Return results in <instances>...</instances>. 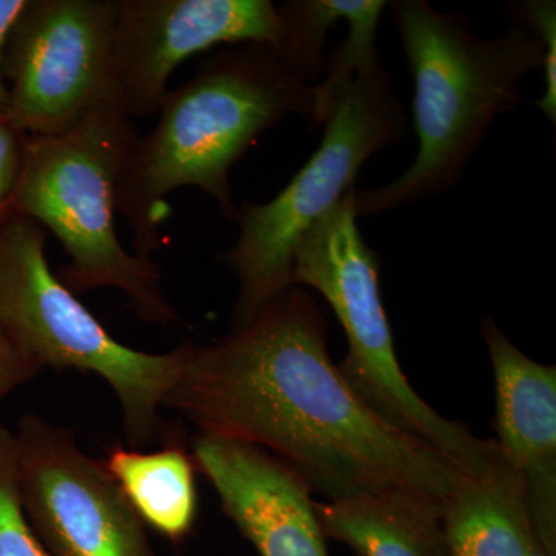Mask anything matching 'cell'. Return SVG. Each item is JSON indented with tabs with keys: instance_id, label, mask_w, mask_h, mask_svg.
Returning a JSON list of instances; mask_svg holds the SVG:
<instances>
[{
	"instance_id": "2e32d148",
	"label": "cell",
	"mask_w": 556,
	"mask_h": 556,
	"mask_svg": "<svg viewBox=\"0 0 556 556\" xmlns=\"http://www.w3.org/2000/svg\"><path fill=\"white\" fill-rule=\"evenodd\" d=\"M358 0H291L278 7L283 38L281 58L289 70L303 83L314 80L325 68V39L329 28L339 20H350Z\"/></svg>"
},
{
	"instance_id": "7c38bea8",
	"label": "cell",
	"mask_w": 556,
	"mask_h": 556,
	"mask_svg": "<svg viewBox=\"0 0 556 556\" xmlns=\"http://www.w3.org/2000/svg\"><path fill=\"white\" fill-rule=\"evenodd\" d=\"M495 379L496 445L521 481L527 514L541 547L556 556V368L526 356L481 320Z\"/></svg>"
},
{
	"instance_id": "3957f363",
	"label": "cell",
	"mask_w": 556,
	"mask_h": 556,
	"mask_svg": "<svg viewBox=\"0 0 556 556\" xmlns=\"http://www.w3.org/2000/svg\"><path fill=\"white\" fill-rule=\"evenodd\" d=\"M393 21L415 80L419 152L401 177L378 189H354L357 218L372 217L452 189L504 113L517 109L519 83L543 68L546 46L526 25L478 38L466 14L424 0L393 3Z\"/></svg>"
},
{
	"instance_id": "277c9868",
	"label": "cell",
	"mask_w": 556,
	"mask_h": 556,
	"mask_svg": "<svg viewBox=\"0 0 556 556\" xmlns=\"http://www.w3.org/2000/svg\"><path fill=\"white\" fill-rule=\"evenodd\" d=\"M138 130L115 87L70 129L28 137L11 211L49 229L67 252L58 278L72 292L115 288L141 320L167 325L177 311L152 258L129 254L115 228L121 164Z\"/></svg>"
},
{
	"instance_id": "5bb4252c",
	"label": "cell",
	"mask_w": 556,
	"mask_h": 556,
	"mask_svg": "<svg viewBox=\"0 0 556 556\" xmlns=\"http://www.w3.org/2000/svg\"><path fill=\"white\" fill-rule=\"evenodd\" d=\"M325 538L358 556H452L442 503L405 490L316 503Z\"/></svg>"
},
{
	"instance_id": "e0dca14e",
	"label": "cell",
	"mask_w": 556,
	"mask_h": 556,
	"mask_svg": "<svg viewBox=\"0 0 556 556\" xmlns=\"http://www.w3.org/2000/svg\"><path fill=\"white\" fill-rule=\"evenodd\" d=\"M0 556H47L25 514L16 441L0 426Z\"/></svg>"
},
{
	"instance_id": "4fadbf2b",
	"label": "cell",
	"mask_w": 556,
	"mask_h": 556,
	"mask_svg": "<svg viewBox=\"0 0 556 556\" xmlns=\"http://www.w3.org/2000/svg\"><path fill=\"white\" fill-rule=\"evenodd\" d=\"M442 518L452 556H533L544 551L527 514L521 481L497 445L479 466L464 471L442 504Z\"/></svg>"
},
{
	"instance_id": "44dd1931",
	"label": "cell",
	"mask_w": 556,
	"mask_h": 556,
	"mask_svg": "<svg viewBox=\"0 0 556 556\" xmlns=\"http://www.w3.org/2000/svg\"><path fill=\"white\" fill-rule=\"evenodd\" d=\"M27 5L28 0H0V116L7 118L10 113V93L3 75V62L11 31Z\"/></svg>"
},
{
	"instance_id": "d6986e66",
	"label": "cell",
	"mask_w": 556,
	"mask_h": 556,
	"mask_svg": "<svg viewBox=\"0 0 556 556\" xmlns=\"http://www.w3.org/2000/svg\"><path fill=\"white\" fill-rule=\"evenodd\" d=\"M28 137L30 135L14 126L10 118L0 116V219L13 206L27 156Z\"/></svg>"
},
{
	"instance_id": "9c48e42d",
	"label": "cell",
	"mask_w": 556,
	"mask_h": 556,
	"mask_svg": "<svg viewBox=\"0 0 556 556\" xmlns=\"http://www.w3.org/2000/svg\"><path fill=\"white\" fill-rule=\"evenodd\" d=\"M14 441L25 514L47 556H156L123 490L72 431L25 415Z\"/></svg>"
},
{
	"instance_id": "7a4b0ae2",
	"label": "cell",
	"mask_w": 556,
	"mask_h": 556,
	"mask_svg": "<svg viewBox=\"0 0 556 556\" xmlns=\"http://www.w3.org/2000/svg\"><path fill=\"white\" fill-rule=\"evenodd\" d=\"M288 115L325 124L331 102L320 83L289 70L277 47L233 46L201 62L195 75L169 91L153 129L137 135L121 164L116 211L129 223L131 247L152 258L163 244L167 197L199 188L236 222L229 174L252 142Z\"/></svg>"
},
{
	"instance_id": "6da1fadb",
	"label": "cell",
	"mask_w": 556,
	"mask_h": 556,
	"mask_svg": "<svg viewBox=\"0 0 556 556\" xmlns=\"http://www.w3.org/2000/svg\"><path fill=\"white\" fill-rule=\"evenodd\" d=\"M164 407L269 453L327 501L405 490L442 504L463 468L376 415L329 356L324 314L291 287L247 327L189 343Z\"/></svg>"
},
{
	"instance_id": "ffe728a7",
	"label": "cell",
	"mask_w": 556,
	"mask_h": 556,
	"mask_svg": "<svg viewBox=\"0 0 556 556\" xmlns=\"http://www.w3.org/2000/svg\"><path fill=\"white\" fill-rule=\"evenodd\" d=\"M39 372L40 369L21 353L0 327V401Z\"/></svg>"
},
{
	"instance_id": "30bf717a",
	"label": "cell",
	"mask_w": 556,
	"mask_h": 556,
	"mask_svg": "<svg viewBox=\"0 0 556 556\" xmlns=\"http://www.w3.org/2000/svg\"><path fill=\"white\" fill-rule=\"evenodd\" d=\"M278 7L269 0H118L112 83L134 118L159 115L175 68L219 43L280 49Z\"/></svg>"
},
{
	"instance_id": "8fae6325",
	"label": "cell",
	"mask_w": 556,
	"mask_h": 556,
	"mask_svg": "<svg viewBox=\"0 0 556 556\" xmlns=\"http://www.w3.org/2000/svg\"><path fill=\"white\" fill-rule=\"evenodd\" d=\"M193 463L260 556H329L309 485L252 445L200 433Z\"/></svg>"
},
{
	"instance_id": "ac0fdd59",
	"label": "cell",
	"mask_w": 556,
	"mask_h": 556,
	"mask_svg": "<svg viewBox=\"0 0 556 556\" xmlns=\"http://www.w3.org/2000/svg\"><path fill=\"white\" fill-rule=\"evenodd\" d=\"M519 20L525 22L541 42L546 46L544 54V78L546 93L536 102L552 124L556 123V3L554 0H532L519 7Z\"/></svg>"
},
{
	"instance_id": "9a60e30c",
	"label": "cell",
	"mask_w": 556,
	"mask_h": 556,
	"mask_svg": "<svg viewBox=\"0 0 556 556\" xmlns=\"http://www.w3.org/2000/svg\"><path fill=\"white\" fill-rule=\"evenodd\" d=\"M102 464L146 526L170 541L192 530L199 508L197 467L185 447L174 442L141 453L115 445Z\"/></svg>"
},
{
	"instance_id": "8992f818",
	"label": "cell",
	"mask_w": 556,
	"mask_h": 556,
	"mask_svg": "<svg viewBox=\"0 0 556 556\" xmlns=\"http://www.w3.org/2000/svg\"><path fill=\"white\" fill-rule=\"evenodd\" d=\"M0 327L40 371L76 369L104 379L131 448L160 433V409L185 368L189 343L153 354L113 338L54 276L46 229L14 211L0 219Z\"/></svg>"
},
{
	"instance_id": "52a82bcc",
	"label": "cell",
	"mask_w": 556,
	"mask_h": 556,
	"mask_svg": "<svg viewBox=\"0 0 556 556\" xmlns=\"http://www.w3.org/2000/svg\"><path fill=\"white\" fill-rule=\"evenodd\" d=\"M357 219L351 189L295 244L292 287L316 289L339 318L348 353L338 367L351 390L390 426L471 470L495 448V441L445 419L409 386L383 309L379 254L365 243Z\"/></svg>"
},
{
	"instance_id": "ba28073f",
	"label": "cell",
	"mask_w": 556,
	"mask_h": 556,
	"mask_svg": "<svg viewBox=\"0 0 556 556\" xmlns=\"http://www.w3.org/2000/svg\"><path fill=\"white\" fill-rule=\"evenodd\" d=\"M116 13L118 0H28L3 62L14 126L61 134L113 89Z\"/></svg>"
},
{
	"instance_id": "5b68a950",
	"label": "cell",
	"mask_w": 556,
	"mask_h": 556,
	"mask_svg": "<svg viewBox=\"0 0 556 556\" xmlns=\"http://www.w3.org/2000/svg\"><path fill=\"white\" fill-rule=\"evenodd\" d=\"M321 86L332 108L320 148L276 199L241 204L239 239L219 255L239 281L232 329L247 327L292 287V255L303 233L354 189L369 156L407 130L404 104L380 60L356 73L328 70Z\"/></svg>"
}]
</instances>
